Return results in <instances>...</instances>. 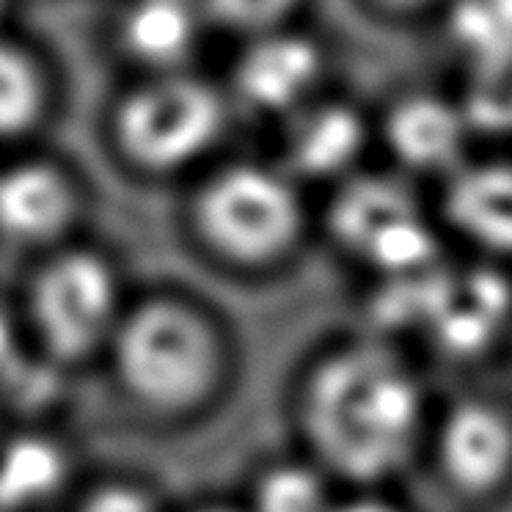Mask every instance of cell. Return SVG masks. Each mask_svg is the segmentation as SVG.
I'll return each mask as SVG.
<instances>
[{"mask_svg":"<svg viewBox=\"0 0 512 512\" xmlns=\"http://www.w3.org/2000/svg\"><path fill=\"white\" fill-rule=\"evenodd\" d=\"M301 424L317 466L372 485L413 457L427 402L416 372L391 347L350 342L325 353L306 375Z\"/></svg>","mask_w":512,"mask_h":512,"instance_id":"6da1fadb","label":"cell"},{"mask_svg":"<svg viewBox=\"0 0 512 512\" xmlns=\"http://www.w3.org/2000/svg\"><path fill=\"white\" fill-rule=\"evenodd\" d=\"M100 367L141 416L185 419L221 389L226 339L212 314L188 295L133 292Z\"/></svg>","mask_w":512,"mask_h":512,"instance_id":"7a4b0ae2","label":"cell"},{"mask_svg":"<svg viewBox=\"0 0 512 512\" xmlns=\"http://www.w3.org/2000/svg\"><path fill=\"white\" fill-rule=\"evenodd\" d=\"M130 298L119 259L86 234L28 259L12 317L42 367L75 375L100 367Z\"/></svg>","mask_w":512,"mask_h":512,"instance_id":"3957f363","label":"cell"},{"mask_svg":"<svg viewBox=\"0 0 512 512\" xmlns=\"http://www.w3.org/2000/svg\"><path fill=\"white\" fill-rule=\"evenodd\" d=\"M226 130V100L193 72L133 78L105 111L102 135L127 174L182 177L199 168Z\"/></svg>","mask_w":512,"mask_h":512,"instance_id":"277c9868","label":"cell"},{"mask_svg":"<svg viewBox=\"0 0 512 512\" xmlns=\"http://www.w3.org/2000/svg\"><path fill=\"white\" fill-rule=\"evenodd\" d=\"M188 221L215 259L234 268H268L298 245L306 210L298 182L281 166L229 163L199 179Z\"/></svg>","mask_w":512,"mask_h":512,"instance_id":"5b68a950","label":"cell"},{"mask_svg":"<svg viewBox=\"0 0 512 512\" xmlns=\"http://www.w3.org/2000/svg\"><path fill=\"white\" fill-rule=\"evenodd\" d=\"M89 185L78 168L42 146L0 157V243L25 259L86 237Z\"/></svg>","mask_w":512,"mask_h":512,"instance_id":"8992f818","label":"cell"},{"mask_svg":"<svg viewBox=\"0 0 512 512\" xmlns=\"http://www.w3.org/2000/svg\"><path fill=\"white\" fill-rule=\"evenodd\" d=\"M331 232L380 279H408L438 268V243L419 204L397 182L350 177L336 190Z\"/></svg>","mask_w":512,"mask_h":512,"instance_id":"52a82bcc","label":"cell"},{"mask_svg":"<svg viewBox=\"0 0 512 512\" xmlns=\"http://www.w3.org/2000/svg\"><path fill=\"white\" fill-rule=\"evenodd\" d=\"M512 323V287L496 270L438 268L424 290L419 325L446 356H477Z\"/></svg>","mask_w":512,"mask_h":512,"instance_id":"ba28073f","label":"cell"},{"mask_svg":"<svg viewBox=\"0 0 512 512\" xmlns=\"http://www.w3.org/2000/svg\"><path fill=\"white\" fill-rule=\"evenodd\" d=\"M435 460L466 496H488L512 477V416L488 400H460L435 430Z\"/></svg>","mask_w":512,"mask_h":512,"instance_id":"9c48e42d","label":"cell"},{"mask_svg":"<svg viewBox=\"0 0 512 512\" xmlns=\"http://www.w3.org/2000/svg\"><path fill=\"white\" fill-rule=\"evenodd\" d=\"M61 94L56 61L28 36L0 31V157L42 146Z\"/></svg>","mask_w":512,"mask_h":512,"instance_id":"30bf717a","label":"cell"},{"mask_svg":"<svg viewBox=\"0 0 512 512\" xmlns=\"http://www.w3.org/2000/svg\"><path fill=\"white\" fill-rule=\"evenodd\" d=\"M204 23L199 0H124L113 14L111 42L135 78L188 72Z\"/></svg>","mask_w":512,"mask_h":512,"instance_id":"8fae6325","label":"cell"},{"mask_svg":"<svg viewBox=\"0 0 512 512\" xmlns=\"http://www.w3.org/2000/svg\"><path fill=\"white\" fill-rule=\"evenodd\" d=\"M323 56L306 36L284 31L256 36L234 67V94L243 105L273 116H295L312 105Z\"/></svg>","mask_w":512,"mask_h":512,"instance_id":"7c38bea8","label":"cell"},{"mask_svg":"<svg viewBox=\"0 0 512 512\" xmlns=\"http://www.w3.org/2000/svg\"><path fill=\"white\" fill-rule=\"evenodd\" d=\"M78 485L75 457L47 427H20L0 435V507L6 512H42L67 504Z\"/></svg>","mask_w":512,"mask_h":512,"instance_id":"4fadbf2b","label":"cell"},{"mask_svg":"<svg viewBox=\"0 0 512 512\" xmlns=\"http://www.w3.org/2000/svg\"><path fill=\"white\" fill-rule=\"evenodd\" d=\"M290 119L292 124L284 133L281 168L295 182H347L369 141L367 122L361 119V113L339 102H320L306 105Z\"/></svg>","mask_w":512,"mask_h":512,"instance_id":"5bb4252c","label":"cell"},{"mask_svg":"<svg viewBox=\"0 0 512 512\" xmlns=\"http://www.w3.org/2000/svg\"><path fill=\"white\" fill-rule=\"evenodd\" d=\"M446 218L463 240L512 259V160H477L446 179Z\"/></svg>","mask_w":512,"mask_h":512,"instance_id":"9a60e30c","label":"cell"},{"mask_svg":"<svg viewBox=\"0 0 512 512\" xmlns=\"http://www.w3.org/2000/svg\"><path fill=\"white\" fill-rule=\"evenodd\" d=\"M391 155L413 174H438L449 179L466 166L468 122L463 113L438 97H408L383 127Z\"/></svg>","mask_w":512,"mask_h":512,"instance_id":"2e32d148","label":"cell"},{"mask_svg":"<svg viewBox=\"0 0 512 512\" xmlns=\"http://www.w3.org/2000/svg\"><path fill=\"white\" fill-rule=\"evenodd\" d=\"M328 471L309 460L270 463L251 485L245 512H334Z\"/></svg>","mask_w":512,"mask_h":512,"instance_id":"e0dca14e","label":"cell"},{"mask_svg":"<svg viewBox=\"0 0 512 512\" xmlns=\"http://www.w3.org/2000/svg\"><path fill=\"white\" fill-rule=\"evenodd\" d=\"M64 512H163V501L144 479L111 471L78 482Z\"/></svg>","mask_w":512,"mask_h":512,"instance_id":"ac0fdd59","label":"cell"},{"mask_svg":"<svg viewBox=\"0 0 512 512\" xmlns=\"http://www.w3.org/2000/svg\"><path fill=\"white\" fill-rule=\"evenodd\" d=\"M207 20L240 34L268 36L281 31L298 0H199Z\"/></svg>","mask_w":512,"mask_h":512,"instance_id":"d6986e66","label":"cell"},{"mask_svg":"<svg viewBox=\"0 0 512 512\" xmlns=\"http://www.w3.org/2000/svg\"><path fill=\"white\" fill-rule=\"evenodd\" d=\"M334 512H405L389 499H378V496H356V499L339 501Z\"/></svg>","mask_w":512,"mask_h":512,"instance_id":"ffe728a7","label":"cell"},{"mask_svg":"<svg viewBox=\"0 0 512 512\" xmlns=\"http://www.w3.org/2000/svg\"><path fill=\"white\" fill-rule=\"evenodd\" d=\"M190 512H245L240 507H223V504H207V507H199V510H190Z\"/></svg>","mask_w":512,"mask_h":512,"instance_id":"44dd1931","label":"cell"},{"mask_svg":"<svg viewBox=\"0 0 512 512\" xmlns=\"http://www.w3.org/2000/svg\"><path fill=\"white\" fill-rule=\"evenodd\" d=\"M389 6H397V9H413V6H422L427 0H386Z\"/></svg>","mask_w":512,"mask_h":512,"instance_id":"7402d4cb","label":"cell"},{"mask_svg":"<svg viewBox=\"0 0 512 512\" xmlns=\"http://www.w3.org/2000/svg\"><path fill=\"white\" fill-rule=\"evenodd\" d=\"M9 9H12V0H0V31H6L9 25H6V14H9Z\"/></svg>","mask_w":512,"mask_h":512,"instance_id":"603a6c76","label":"cell"},{"mask_svg":"<svg viewBox=\"0 0 512 512\" xmlns=\"http://www.w3.org/2000/svg\"><path fill=\"white\" fill-rule=\"evenodd\" d=\"M0 512H6V510H3V507H0Z\"/></svg>","mask_w":512,"mask_h":512,"instance_id":"cb8c5ba5","label":"cell"}]
</instances>
